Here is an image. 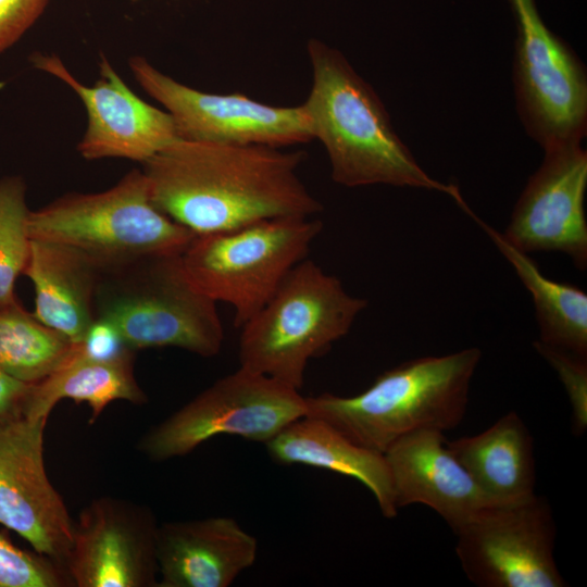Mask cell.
Returning <instances> with one entry per match:
<instances>
[{"instance_id": "9c48e42d", "label": "cell", "mask_w": 587, "mask_h": 587, "mask_svg": "<svg viewBox=\"0 0 587 587\" xmlns=\"http://www.w3.org/2000/svg\"><path fill=\"white\" fill-rule=\"evenodd\" d=\"M516 21V105L545 152L579 145L587 132V75L574 51L541 20L534 0H508Z\"/></svg>"}, {"instance_id": "9a60e30c", "label": "cell", "mask_w": 587, "mask_h": 587, "mask_svg": "<svg viewBox=\"0 0 587 587\" xmlns=\"http://www.w3.org/2000/svg\"><path fill=\"white\" fill-rule=\"evenodd\" d=\"M587 152L582 143L545 152L515 203L503 239L524 253L562 252L587 267Z\"/></svg>"}, {"instance_id": "277c9868", "label": "cell", "mask_w": 587, "mask_h": 587, "mask_svg": "<svg viewBox=\"0 0 587 587\" xmlns=\"http://www.w3.org/2000/svg\"><path fill=\"white\" fill-rule=\"evenodd\" d=\"M180 253L99 270L96 319L112 324L134 351L175 347L211 358L224 340L216 302L191 282Z\"/></svg>"}, {"instance_id": "7402d4cb", "label": "cell", "mask_w": 587, "mask_h": 587, "mask_svg": "<svg viewBox=\"0 0 587 587\" xmlns=\"http://www.w3.org/2000/svg\"><path fill=\"white\" fill-rule=\"evenodd\" d=\"M486 232L530 292L539 328L538 341L587 357V295L580 288L545 276L537 264L508 243L501 233L471 215Z\"/></svg>"}, {"instance_id": "5b68a950", "label": "cell", "mask_w": 587, "mask_h": 587, "mask_svg": "<svg viewBox=\"0 0 587 587\" xmlns=\"http://www.w3.org/2000/svg\"><path fill=\"white\" fill-rule=\"evenodd\" d=\"M366 305L337 277L304 259L240 327V366L300 390L309 361L346 336Z\"/></svg>"}, {"instance_id": "f546056e", "label": "cell", "mask_w": 587, "mask_h": 587, "mask_svg": "<svg viewBox=\"0 0 587 587\" xmlns=\"http://www.w3.org/2000/svg\"><path fill=\"white\" fill-rule=\"evenodd\" d=\"M133 1H138V0H133Z\"/></svg>"}, {"instance_id": "484cf974", "label": "cell", "mask_w": 587, "mask_h": 587, "mask_svg": "<svg viewBox=\"0 0 587 587\" xmlns=\"http://www.w3.org/2000/svg\"><path fill=\"white\" fill-rule=\"evenodd\" d=\"M558 374L572 409V429L580 436L587 428V357L547 346L538 340L533 344Z\"/></svg>"}, {"instance_id": "6da1fadb", "label": "cell", "mask_w": 587, "mask_h": 587, "mask_svg": "<svg viewBox=\"0 0 587 587\" xmlns=\"http://www.w3.org/2000/svg\"><path fill=\"white\" fill-rule=\"evenodd\" d=\"M304 158L302 150L180 138L142 171L153 203L201 235L322 211L298 174Z\"/></svg>"}, {"instance_id": "e0dca14e", "label": "cell", "mask_w": 587, "mask_h": 587, "mask_svg": "<svg viewBox=\"0 0 587 587\" xmlns=\"http://www.w3.org/2000/svg\"><path fill=\"white\" fill-rule=\"evenodd\" d=\"M258 540L228 516L158 526V587H227L257 559Z\"/></svg>"}, {"instance_id": "d4e9b609", "label": "cell", "mask_w": 587, "mask_h": 587, "mask_svg": "<svg viewBox=\"0 0 587 587\" xmlns=\"http://www.w3.org/2000/svg\"><path fill=\"white\" fill-rule=\"evenodd\" d=\"M72 586L64 567L42 555L21 550L0 533V587Z\"/></svg>"}, {"instance_id": "8992f818", "label": "cell", "mask_w": 587, "mask_h": 587, "mask_svg": "<svg viewBox=\"0 0 587 587\" xmlns=\"http://www.w3.org/2000/svg\"><path fill=\"white\" fill-rule=\"evenodd\" d=\"M29 234L80 251L99 270L182 252L195 236L153 203L148 179L138 168L107 190L67 193L30 211Z\"/></svg>"}, {"instance_id": "cb8c5ba5", "label": "cell", "mask_w": 587, "mask_h": 587, "mask_svg": "<svg viewBox=\"0 0 587 587\" xmlns=\"http://www.w3.org/2000/svg\"><path fill=\"white\" fill-rule=\"evenodd\" d=\"M26 186L18 176L0 179V308L16 300L14 287L30 251Z\"/></svg>"}, {"instance_id": "2e32d148", "label": "cell", "mask_w": 587, "mask_h": 587, "mask_svg": "<svg viewBox=\"0 0 587 587\" xmlns=\"http://www.w3.org/2000/svg\"><path fill=\"white\" fill-rule=\"evenodd\" d=\"M397 509L424 504L455 530L494 504L447 446L444 432L421 429L384 452Z\"/></svg>"}, {"instance_id": "4fadbf2b", "label": "cell", "mask_w": 587, "mask_h": 587, "mask_svg": "<svg viewBox=\"0 0 587 587\" xmlns=\"http://www.w3.org/2000/svg\"><path fill=\"white\" fill-rule=\"evenodd\" d=\"M30 62L67 85L84 103L88 122L77 146L84 159L121 158L143 164L180 139L170 113L138 97L105 55L100 58L99 78L92 86L76 79L55 54L36 52Z\"/></svg>"}, {"instance_id": "ba28073f", "label": "cell", "mask_w": 587, "mask_h": 587, "mask_svg": "<svg viewBox=\"0 0 587 587\" xmlns=\"http://www.w3.org/2000/svg\"><path fill=\"white\" fill-rule=\"evenodd\" d=\"M305 414L300 390L239 366L151 428L139 449L150 460L165 461L221 435L265 444Z\"/></svg>"}, {"instance_id": "30bf717a", "label": "cell", "mask_w": 587, "mask_h": 587, "mask_svg": "<svg viewBox=\"0 0 587 587\" xmlns=\"http://www.w3.org/2000/svg\"><path fill=\"white\" fill-rule=\"evenodd\" d=\"M453 533L461 567L476 586H567L554 559L557 524L545 497L489 505Z\"/></svg>"}, {"instance_id": "5bb4252c", "label": "cell", "mask_w": 587, "mask_h": 587, "mask_svg": "<svg viewBox=\"0 0 587 587\" xmlns=\"http://www.w3.org/2000/svg\"><path fill=\"white\" fill-rule=\"evenodd\" d=\"M158 526L146 507L112 497L92 500L74 522L65 561L72 585L158 586Z\"/></svg>"}, {"instance_id": "ac0fdd59", "label": "cell", "mask_w": 587, "mask_h": 587, "mask_svg": "<svg viewBox=\"0 0 587 587\" xmlns=\"http://www.w3.org/2000/svg\"><path fill=\"white\" fill-rule=\"evenodd\" d=\"M24 274L35 289L34 315L72 342L80 341L96 320L98 266L74 248L32 238Z\"/></svg>"}, {"instance_id": "8fae6325", "label": "cell", "mask_w": 587, "mask_h": 587, "mask_svg": "<svg viewBox=\"0 0 587 587\" xmlns=\"http://www.w3.org/2000/svg\"><path fill=\"white\" fill-rule=\"evenodd\" d=\"M139 86L172 116L182 139L287 148L312 139L302 109L271 105L241 92L211 93L187 86L134 55Z\"/></svg>"}, {"instance_id": "3957f363", "label": "cell", "mask_w": 587, "mask_h": 587, "mask_svg": "<svg viewBox=\"0 0 587 587\" xmlns=\"http://www.w3.org/2000/svg\"><path fill=\"white\" fill-rule=\"evenodd\" d=\"M482 351L465 348L412 359L379 374L362 392L305 398L307 414L330 424L354 444L384 453L421 429L455 428L469 403Z\"/></svg>"}, {"instance_id": "f1b7e54d", "label": "cell", "mask_w": 587, "mask_h": 587, "mask_svg": "<svg viewBox=\"0 0 587 587\" xmlns=\"http://www.w3.org/2000/svg\"><path fill=\"white\" fill-rule=\"evenodd\" d=\"M33 387L0 369V423L24 414Z\"/></svg>"}, {"instance_id": "83f0119b", "label": "cell", "mask_w": 587, "mask_h": 587, "mask_svg": "<svg viewBox=\"0 0 587 587\" xmlns=\"http://www.w3.org/2000/svg\"><path fill=\"white\" fill-rule=\"evenodd\" d=\"M76 344L85 357L100 361L114 360L134 351L112 324L99 319L93 321L82 340Z\"/></svg>"}, {"instance_id": "44dd1931", "label": "cell", "mask_w": 587, "mask_h": 587, "mask_svg": "<svg viewBox=\"0 0 587 587\" xmlns=\"http://www.w3.org/2000/svg\"><path fill=\"white\" fill-rule=\"evenodd\" d=\"M135 351L109 361L85 357L74 342L65 361L45 379L34 384L24 414L48 419L62 399L86 402L93 423L113 401L125 400L142 404L147 396L134 372Z\"/></svg>"}, {"instance_id": "7a4b0ae2", "label": "cell", "mask_w": 587, "mask_h": 587, "mask_svg": "<svg viewBox=\"0 0 587 587\" xmlns=\"http://www.w3.org/2000/svg\"><path fill=\"white\" fill-rule=\"evenodd\" d=\"M307 51L312 86L301 105L312 139L326 151L334 182L436 190L470 209L458 186L436 180L419 165L375 90L340 51L319 39H310Z\"/></svg>"}, {"instance_id": "603a6c76", "label": "cell", "mask_w": 587, "mask_h": 587, "mask_svg": "<svg viewBox=\"0 0 587 587\" xmlns=\"http://www.w3.org/2000/svg\"><path fill=\"white\" fill-rule=\"evenodd\" d=\"M73 344L17 301L0 308V369L23 382L36 384L53 373Z\"/></svg>"}, {"instance_id": "4316f807", "label": "cell", "mask_w": 587, "mask_h": 587, "mask_svg": "<svg viewBox=\"0 0 587 587\" xmlns=\"http://www.w3.org/2000/svg\"><path fill=\"white\" fill-rule=\"evenodd\" d=\"M50 0H0V54L40 17Z\"/></svg>"}, {"instance_id": "52a82bcc", "label": "cell", "mask_w": 587, "mask_h": 587, "mask_svg": "<svg viewBox=\"0 0 587 587\" xmlns=\"http://www.w3.org/2000/svg\"><path fill=\"white\" fill-rule=\"evenodd\" d=\"M323 224L310 217H278L236 229L195 235L180 253L191 282L213 301L229 304L241 327L307 259Z\"/></svg>"}, {"instance_id": "d6986e66", "label": "cell", "mask_w": 587, "mask_h": 587, "mask_svg": "<svg viewBox=\"0 0 587 587\" xmlns=\"http://www.w3.org/2000/svg\"><path fill=\"white\" fill-rule=\"evenodd\" d=\"M264 445L277 463L314 466L359 480L372 492L385 517L397 515L384 453L354 444L325 421L304 415Z\"/></svg>"}, {"instance_id": "ffe728a7", "label": "cell", "mask_w": 587, "mask_h": 587, "mask_svg": "<svg viewBox=\"0 0 587 587\" xmlns=\"http://www.w3.org/2000/svg\"><path fill=\"white\" fill-rule=\"evenodd\" d=\"M447 446L494 504H512L535 495L534 438L515 411L479 434L447 440Z\"/></svg>"}, {"instance_id": "7c38bea8", "label": "cell", "mask_w": 587, "mask_h": 587, "mask_svg": "<svg viewBox=\"0 0 587 587\" xmlns=\"http://www.w3.org/2000/svg\"><path fill=\"white\" fill-rule=\"evenodd\" d=\"M47 420L23 414L0 423V523L65 569L74 522L46 473Z\"/></svg>"}]
</instances>
